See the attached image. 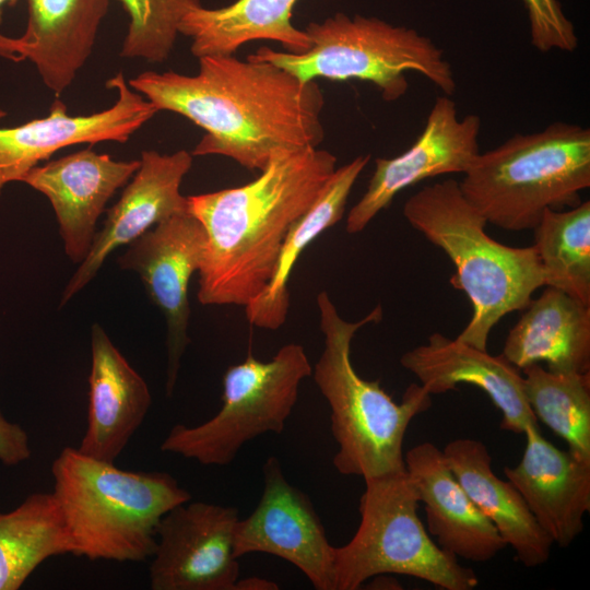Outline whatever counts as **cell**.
I'll list each match as a JSON object with an SVG mask.
<instances>
[{"label":"cell","instance_id":"cell-1","mask_svg":"<svg viewBox=\"0 0 590 590\" xmlns=\"http://www.w3.org/2000/svg\"><path fill=\"white\" fill-rule=\"evenodd\" d=\"M198 60L193 75L144 71L128 81L158 111L181 115L205 131L193 156L222 155L261 172L278 151L322 142L324 98L316 81L234 55Z\"/></svg>","mask_w":590,"mask_h":590},{"label":"cell","instance_id":"cell-2","mask_svg":"<svg viewBox=\"0 0 590 590\" xmlns=\"http://www.w3.org/2000/svg\"><path fill=\"white\" fill-rule=\"evenodd\" d=\"M327 150L275 152L252 181L187 197L203 226L199 273L202 305L246 306L268 285L291 225L312 204L335 169Z\"/></svg>","mask_w":590,"mask_h":590},{"label":"cell","instance_id":"cell-3","mask_svg":"<svg viewBox=\"0 0 590 590\" xmlns=\"http://www.w3.org/2000/svg\"><path fill=\"white\" fill-rule=\"evenodd\" d=\"M51 474L74 555L90 560H146L163 516L191 500L167 472L122 470L74 447L59 452Z\"/></svg>","mask_w":590,"mask_h":590},{"label":"cell","instance_id":"cell-4","mask_svg":"<svg viewBox=\"0 0 590 590\" xmlns=\"http://www.w3.org/2000/svg\"><path fill=\"white\" fill-rule=\"evenodd\" d=\"M403 215L449 257L456 268L450 283L470 299L471 319L457 338L486 350L494 326L507 314L523 310L544 286L533 245L510 247L488 236L486 220L455 179L423 187L406 200Z\"/></svg>","mask_w":590,"mask_h":590},{"label":"cell","instance_id":"cell-5","mask_svg":"<svg viewBox=\"0 0 590 590\" xmlns=\"http://www.w3.org/2000/svg\"><path fill=\"white\" fill-rule=\"evenodd\" d=\"M317 306L324 347L311 376L330 408L338 445L334 468L364 481L405 472L404 436L412 420L429 409L430 394L412 384L398 403L378 381L363 379L354 369L352 340L359 328L381 320L380 305L355 322L340 316L327 292L317 295Z\"/></svg>","mask_w":590,"mask_h":590},{"label":"cell","instance_id":"cell-6","mask_svg":"<svg viewBox=\"0 0 590 590\" xmlns=\"http://www.w3.org/2000/svg\"><path fill=\"white\" fill-rule=\"evenodd\" d=\"M459 181L474 209L497 227L533 229L545 210L578 205L590 187V129L557 121L480 153Z\"/></svg>","mask_w":590,"mask_h":590},{"label":"cell","instance_id":"cell-7","mask_svg":"<svg viewBox=\"0 0 590 590\" xmlns=\"http://www.w3.org/2000/svg\"><path fill=\"white\" fill-rule=\"evenodd\" d=\"M310 47L303 54L260 47L247 59L278 66L304 82L318 78L370 82L386 102L402 97L406 71H416L450 96L456 81L444 51L413 28L392 25L374 16L337 12L304 30Z\"/></svg>","mask_w":590,"mask_h":590},{"label":"cell","instance_id":"cell-8","mask_svg":"<svg viewBox=\"0 0 590 590\" xmlns=\"http://www.w3.org/2000/svg\"><path fill=\"white\" fill-rule=\"evenodd\" d=\"M418 495L406 471L365 481L361 522L353 538L335 547V590H356L368 579L394 574L446 590H472L476 574L432 540L418 515Z\"/></svg>","mask_w":590,"mask_h":590},{"label":"cell","instance_id":"cell-9","mask_svg":"<svg viewBox=\"0 0 590 590\" xmlns=\"http://www.w3.org/2000/svg\"><path fill=\"white\" fill-rule=\"evenodd\" d=\"M311 371L304 347L296 343L282 346L268 362L249 352L226 369L219 412L197 426H173L161 450L203 465L229 464L249 440L284 429L299 385Z\"/></svg>","mask_w":590,"mask_h":590},{"label":"cell","instance_id":"cell-10","mask_svg":"<svg viewBox=\"0 0 590 590\" xmlns=\"http://www.w3.org/2000/svg\"><path fill=\"white\" fill-rule=\"evenodd\" d=\"M238 510L204 502L180 504L161 519L150 564L153 590H235Z\"/></svg>","mask_w":590,"mask_h":590},{"label":"cell","instance_id":"cell-11","mask_svg":"<svg viewBox=\"0 0 590 590\" xmlns=\"http://www.w3.org/2000/svg\"><path fill=\"white\" fill-rule=\"evenodd\" d=\"M262 471L260 500L247 518L236 523V557L271 554L297 567L317 590H335V547L311 500L285 479L278 458H268Z\"/></svg>","mask_w":590,"mask_h":590},{"label":"cell","instance_id":"cell-12","mask_svg":"<svg viewBox=\"0 0 590 590\" xmlns=\"http://www.w3.org/2000/svg\"><path fill=\"white\" fill-rule=\"evenodd\" d=\"M117 263L139 274L167 324L166 394L174 392L180 361L190 343L188 288L205 246L201 223L189 212L174 215L127 245Z\"/></svg>","mask_w":590,"mask_h":590},{"label":"cell","instance_id":"cell-13","mask_svg":"<svg viewBox=\"0 0 590 590\" xmlns=\"http://www.w3.org/2000/svg\"><path fill=\"white\" fill-rule=\"evenodd\" d=\"M117 92L113 106L91 115L71 116L55 99L46 117L14 127L0 126V196L4 186L22 181L40 162L60 149L104 141L125 143L158 111L144 96L131 88L123 73L106 82ZM7 113L0 108V120Z\"/></svg>","mask_w":590,"mask_h":590},{"label":"cell","instance_id":"cell-14","mask_svg":"<svg viewBox=\"0 0 590 590\" xmlns=\"http://www.w3.org/2000/svg\"><path fill=\"white\" fill-rule=\"evenodd\" d=\"M480 130L477 115L459 119L455 101L438 96L416 141L398 156L375 161L365 193L347 214L346 232H362L408 187L439 175L464 174L480 154Z\"/></svg>","mask_w":590,"mask_h":590},{"label":"cell","instance_id":"cell-15","mask_svg":"<svg viewBox=\"0 0 590 590\" xmlns=\"http://www.w3.org/2000/svg\"><path fill=\"white\" fill-rule=\"evenodd\" d=\"M192 157L186 150L172 154L153 150L141 153L140 167L120 199L107 211L88 255L62 292L60 307L94 279L116 248L130 244L166 219L189 212L180 186L192 166Z\"/></svg>","mask_w":590,"mask_h":590},{"label":"cell","instance_id":"cell-16","mask_svg":"<svg viewBox=\"0 0 590 590\" xmlns=\"http://www.w3.org/2000/svg\"><path fill=\"white\" fill-rule=\"evenodd\" d=\"M140 160L116 161L91 148L37 165L22 182L50 202L66 255L81 263L95 238L96 222L115 192L128 184Z\"/></svg>","mask_w":590,"mask_h":590},{"label":"cell","instance_id":"cell-17","mask_svg":"<svg viewBox=\"0 0 590 590\" xmlns=\"http://www.w3.org/2000/svg\"><path fill=\"white\" fill-rule=\"evenodd\" d=\"M400 363L430 396L455 390L459 384L480 388L502 412V429L523 434L528 426L538 425L523 376L503 354L492 355L435 332L426 343L405 352Z\"/></svg>","mask_w":590,"mask_h":590},{"label":"cell","instance_id":"cell-18","mask_svg":"<svg viewBox=\"0 0 590 590\" xmlns=\"http://www.w3.org/2000/svg\"><path fill=\"white\" fill-rule=\"evenodd\" d=\"M526 448L506 479L518 489L553 544L567 547L583 530L590 510V461L546 440L539 425L524 430Z\"/></svg>","mask_w":590,"mask_h":590},{"label":"cell","instance_id":"cell-19","mask_svg":"<svg viewBox=\"0 0 590 590\" xmlns=\"http://www.w3.org/2000/svg\"><path fill=\"white\" fill-rule=\"evenodd\" d=\"M404 462L424 505L427 530L441 550L456 558L484 563L507 546L462 488L442 450L424 441L406 451Z\"/></svg>","mask_w":590,"mask_h":590},{"label":"cell","instance_id":"cell-20","mask_svg":"<svg viewBox=\"0 0 590 590\" xmlns=\"http://www.w3.org/2000/svg\"><path fill=\"white\" fill-rule=\"evenodd\" d=\"M91 355L87 427L78 449L115 462L144 421L152 397L98 323L91 330Z\"/></svg>","mask_w":590,"mask_h":590},{"label":"cell","instance_id":"cell-21","mask_svg":"<svg viewBox=\"0 0 590 590\" xmlns=\"http://www.w3.org/2000/svg\"><path fill=\"white\" fill-rule=\"evenodd\" d=\"M24 33L15 38L19 61L30 60L56 95L67 90L93 51L108 0H26Z\"/></svg>","mask_w":590,"mask_h":590},{"label":"cell","instance_id":"cell-22","mask_svg":"<svg viewBox=\"0 0 590 590\" xmlns=\"http://www.w3.org/2000/svg\"><path fill=\"white\" fill-rule=\"evenodd\" d=\"M442 452L462 488L511 546L516 559L528 568L547 562L552 540L538 524L518 489L508 480L496 476L485 444L457 438Z\"/></svg>","mask_w":590,"mask_h":590},{"label":"cell","instance_id":"cell-23","mask_svg":"<svg viewBox=\"0 0 590 590\" xmlns=\"http://www.w3.org/2000/svg\"><path fill=\"white\" fill-rule=\"evenodd\" d=\"M502 354L519 369L544 362L553 373H589L590 305L546 286L510 329Z\"/></svg>","mask_w":590,"mask_h":590},{"label":"cell","instance_id":"cell-24","mask_svg":"<svg viewBox=\"0 0 590 590\" xmlns=\"http://www.w3.org/2000/svg\"><path fill=\"white\" fill-rule=\"evenodd\" d=\"M298 0H236L209 9L203 5L189 11L179 24V34L191 38L190 51L196 58L234 55L253 40H274L285 51L303 54L310 47L304 30L292 23Z\"/></svg>","mask_w":590,"mask_h":590},{"label":"cell","instance_id":"cell-25","mask_svg":"<svg viewBox=\"0 0 590 590\" xmlns=\"http://www.w3.org/2000/svg\"><path fill=\"white\" fill-rule=\"evenodd\" d=\"M370 155H359L335 168L312 204L290 227L279 252L273 274L264 290L245 306L250 324L276 330L290 309L288 281L302 252L344 214L347 198Z\"/></svg>","mask_w":590,"mask_h":590},{"label":"cell","instance_id":"cell-26","mask_svg":"<svg viewBox=\"0 0 590 590\" xmlns=\"http://www.w3.org/2000/svg\"><path fill=\"white\" fill-rule=\"evenodd\" d=\"M62 554L74 555V547L52 492L0 511V590L20 589L43 562Z\"/></svg>","mask_w":590,"mask_h":590},{"label":"cell","instance_id":"cell-27","mask_svg":"<svg viewBox=\"0 0 590 590\" xmlns=\"http://www.w3.org/2000/svg\"><path fill=\"white\" fill-rule=\"evenodd\" d=\"M533 231L544 286L590 305V201L545 210Z\"/></svg>","mask_w":590,"mask_h":590},{"label":"cell","instance_id":"cell-28","mask_svg":"<svg viewBox=\"0 0 590 590\" xmlns=\"http://www.w3.org/2000/svg\"><path fill=\"white\" fill-rule=\"evenodd\" d=\"M524 392L535 417L590 461V371L553 373L540 364L522 369Z\"/></svg>","mask_w":590,"mask_h":590},{"label":"cell","instance_id":"cell-29","mask_svg":"<svg viewBox=\"0 0 590 590\" xmlns=\"http://www.w3.org/2000/svg\"><path fill=\"white\" fill-rule=\"evenodd\" d=\"M129 16L120 57L163 62L172 54L182 17L201 0H119Z\"/></svg>","mask_w":590,"mask_h":590},{"label":"cell","instance_id":"cell-30","mask_svg":"<svg viewBox=\"0 0 590 590\" xmlns=\"http://www.w3.org/2000/svg\"><path fill=\"white\" fill-rule=\"evenodd\" d=\"M529 16L531 44L539 51H574L576 30L558 0H522Z\"/></svg>","mask_w":590,"mask_h":590},{"label":"cell","instance_id":"cell-31","mask_svg":"<svg viewBox=\"0 0 590 590\" xmlns=\"http://www.w3.org/2000/svg\"><path fill=\"white\" fill-rule=\"evenodd\" d=\"M32 455L28 436L22 426L8 421L0 410V462L17 465Z\"/></svg>","mask_w":590,"mask_h":590},{"label":"cell","instance_id":"cell-32","mask_svg":"<svg viewBox=\"0 0 590 590\" xmlns=\"http://www.w3.org/2000/svg\"><path fill=\"white\" fill-rule=\"evenodd\" d=\"M17 0H0V25L5 7H13ZM0 57L14 62H20L15 51V38L9 37L0 32Z\"/></svg>","mask_w":590,"mask_h":590},{"label":"cell","instance_id":"cell-33","mask_svg":"<svg viewBox=\"0 0 590 590\" xmlns=\"http://www.w3.org/2000/svg\"><path fill=\"white\" fill-rule=\"evenodd\" d=\"M279 586L268 579L260 577H248L238 579L235 590H276Z\"/></svg>","mask_w":590,"mask_h":590}]
</instances>
